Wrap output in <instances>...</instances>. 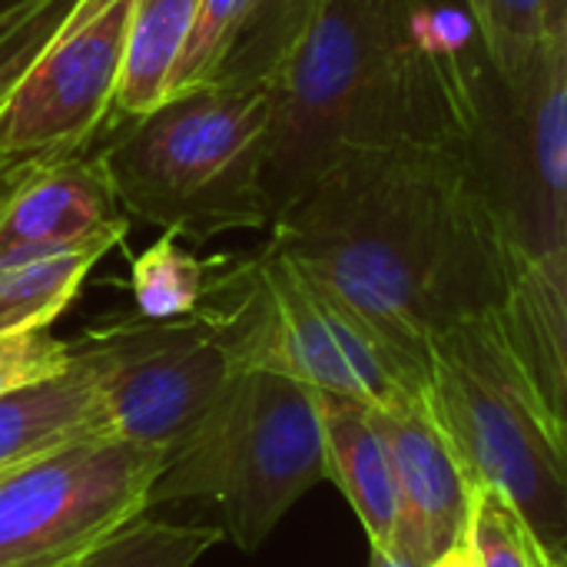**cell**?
<instances>
[{
    "mask_svg": "<svg viewBox=\"0 0 567 567\" xmlns=\"http://www.w3.org/2000/svg\"><path fill=\"white\" fill-rule=\"evenodd\" d=\"M538 567H567V538L558 545V548L542 551V561H538Z\"/></svg>",
    "mask_w": 567,
    "mask_h": 567,
    "instance_id": "obj_29",
    "label": "cell"
},
{
    "mask_svg": "<svg viewBox=\"0 0 567 567\" xmlns=\"http://www.w3.org/2000/svg\"><path fill=\"white\" fill-rule=\"evenodd\" d=\"M465 545L475 567H538L542 548L522 512L492 488L475 492Z\"/></svg>",
    "mask_w": 567,
    "mask_h": 567,
    "instance_id": "obj_23",
    "label": "cell"
},
{
    "mask_svg": "<svg viewBox=\"0 0 567 567\" xmlns=\"http://www.w3.org/2000/svg\"><path fill=\"white\" fill-rule=\"evenodd\" d=\"M73 7L76 0H17L0 7V106Z\"/></svg>",
    "mask_w": 567,
    "mask_h": 567,
    "instance_id": "obj_24",
    "label": "cell"
},
{
    "mask_svg": "<svg viewBox=\"0 0 567 567\" xmlns=\"http://www.w3.org/2000/svg\"><path fill=\"white\" fill-rule=\"evenodd\" d=\"M488 70L468 0H322L269 83V223L346 150L458 146Z\"/></svg>",
    "mask_w": 567,
    "mask_h": 567,
    "instance_id": "obj_2",
    "label": "cell"
},
{
    "mask_svg": "<svg viewBox=\"0 0 567 567\" xmlns=\"http://www.w3.org/2000/svg\"><path fill=\"white\" fill-rule=\"evenodd\" d=\"M169 452L90 435L0 475V567H80L153 508Z\"/></svg>",
    "mask_w": 567,
    "mask_h": 567,
    "instance_id": "obj_8",
    "label": "cell"
},
{
    "mask_svg": "<svg viewBox=\"0 0 567 567\" xmlns=\"http://www.w3.org/2000/svg\"><path fill=\"white\" fill-rule=\"evenodd\" d=\"M269 249L432 382V346L505 306L515 252L455 146L346 150L269 223Z\"/></svg>",
    "mask_w": 567,
    "mask_h": 567,
    "instance_id": "obj_1",
    "label": "cell"
},
{
    "mask_svg": "<svg viewBox=\"0 0 567 567\" xmlns=\"http://www.w3.org/2000/svg\"><path fill=\"white\" fill-rule=\"evenodd\" d=\"M319 412L329 478L342 488L369 535V545L385 548L395 528V472L372 405L349 395L319 392Z\"/></svg>",
    "mask_w": 567,
    "mask_h": 567,
    "instance_id": "obj_15",
    "label": "cell"
},
{
    "mask_svg": "<svg viewBox=\"0 0 567 567\" xmlns=\"http://www.w3.org/2000/svg\"><path fill=\"white\" fill-rule=\"evenodd\" d=\"M492 70L502 80L522 76L548 47V0H468Z\"/></svg>",
    "mask_w": 567,
    "mask_h": 567,
    "instance_id": "obj_21",
    "label": "cell"
},
{
    "mask_svg": "<svg viewBox=\"0 0 567 567\" xmlns=\"http://www.w3.org/2000/svg\"><path fill=\"white\" fill-rule=\"evenodd\" d=\"M249 10H252V0H199L193 30L186 37V47L169 80L166 100L209 86L216 80V73L223 70L226 56L233 53L249 20Z\"/></svg>",
    "mask_w": 567,
    "mask_h": 567,
    "instance_id": "obj_22",
    "label": "cell"
},
{
    "mask_svg": "<svg viewBox=\"0 0 567 567\" xmlns=\"http://www.w3.org/2000/svg\"><path fill=\"white\" fill-rule=\"evenodd\" d=\"M369 567H412V565H405L402 558H395V555H392L389 548H372Z\"/></svg>",
    "mask_w": 567,
    "mask_h": 567,
    "instance_id": "obj_28",
    "label": "cell"
},
{
    "mask_svg": "<svg viewBox=\"0 0 567 567\" xmlns=\"http://www.w3.org/2000/svg\"><path fill=\"white\" fill-rule=\"evenodd\" d=\"M133 0H76L0 106V196L110 126Z\"/></svg>",
    "mask_w": 567,
    "mask_h": 567,
    "instance_id": "obj_10",
    "label": "cell"
},
{
    "mask_svg": "<svg viewBox=\"0 0 567 567\" xmlns=\"http://www.w3.org/2000/svg\"><path fill=\"white\" fill-rule=\"evenodd\" d=\"M76 362V342L56 339L50 329L0 336V399L60 379Z\"/></svg>",
    "mask_w": 567,
    "mask_h": 567,
    "instance_id": "obj_25",
    "label": "cell"
},
{
    "mask_svg": "<svg viewBox=\"0 0 567 567\" xmlns=\"http://www.w3.org/2000/svg\"><path fill=\"white\" fill-rule=\"evenodd\" d=\"M206 306L223 319L243 372H279L375 409L429 395V379L415 365L269 246L213 276Z\"/></svg>",
    "mask_w": 567,
    "mask_h": 567,
    "instance_id": "obj_6",
    "label": "cell"
},
{
    "mask_svg": "<svg viewBox=\"0 0 567 567\" xmlns=\"http://www.w3.org/2000/svg\"><path fill=\"white\" fill-rule=\"evenodd\" d=\"M548 30L551 37H567V0H548Z\"/></svg>",
    "mask_w": 567,
    "mask_h": 567,
    "instance_id": "obj_26",
    "label": "cell"
},
{
    "mask_svg": "<svg viewBox=\"0 0 567 567\" xmlns=\"http://www.w3.org/2000/svg\"><path fill=\"white\" fill-rule=\"evenodd\" d=\"M213 266L196 259L176 233H163L130 266V292L136 316L173 322L196 316L213 289Z\"/></svg>",
    "mask_w": 567,
    "mask_h": 567,
    "instance_id": "obj_18",
    "label": "cell"
},
{
    "mask_svg": "<svg viewBox=\"0 0 567 567\" xmlns=\"http://www.w3.org/2000/svg\"><path fill=\"white\" fill-rule=\"evenodd\" d=\"M120 229L130 233V216L96 156L33 169L0 196V256L70 246Z\"/></svg>",
    "mask_w": 567,
    "mask_h": 567,
    "instance_id": "obj_12",
    "label": "cell"
},
{
    "mask_svg": "<svg viewBox=\"0 0 567 567\" xmlns=\"http://www.w3.org/2000/svg\"><path fill=\"white\" fill-rule=\"evenodd\" d=\"M269 126L272 86L209 83L123 123L96 159L126 216L206 243L269 229Z\"/></svg>",
    "mask_w": 567,
    "mask_h": 567,
    "instance_id": "obj_3",
    "label": "cell"
},
{
    "mask_svg": "<svg viewBox=\"0 0 567 567\" xmlns=\"http://www.w3.org/2000/svg\"><path fill=\"white\" fill-rule=\"evenodd\" d=\"M502 322L548 412L567 432V246L538 259L515 256Z\"/></svg>",
    "mask_w": 567,
    "mask_h": 567,
    "instance_id": "obj_14",
    "label": "cell"
},
{
    "mask_svg": "<svg viewBox=\"0 0 567 567\" xmlns=\"http://www.w3.org/2000/svg\"><path fill=\"white\" fill-rule=\"evenodd\" d=\"M326 478L319 392L279 372L246 369L169 452L153 505L206 502L219 512L223 535L256 551Z\"/></svg>",
    "mask_w": 567,
    "mask_h": 567,
    "instance_id": "obj_5",
    "label": "cell"
},
{
    "mask_svg": "<svg viewBox=\"0 0 567 567\" xmlns=\"http://www.w3.org/2000/svg\"><path fill=\"white\" fill-rule=\"evenodd\" d=\"M0 475H3V472H0Z\"/></svg>",
    "mask_w": 567,
    "mask_h": 567,
    "instance_id": "obj_31",
    "label": "cell"
},
{
    "mask_svg": "<svg viewBox=\"0 0 567 567\" xmlns=\"http://www.w3.org/2000/svg\"><path fill=\"white\" fill-rule=\"evenodd\" d=\"M226 535L213 525H173L146 515L110 535L80 567H193Z\"/></svg>",
    "mask_w": 567,
    "mask_h": 567,
    "instance_id": "obj_20",
    "label": "cell"
},
{
    "mask_svg": "<svg viewBox=\"0 0 567 567\" xmlns=\"http://www.w3.org/2000/svg\"><path fill=\"white\" fill-rule=\"evenodd\" d=\"M7 3H17V0H0V7H7Z\"/></svg>",
    "mask_w": 567,
    "mask_h": 567,
    "instance_id": "obj_30",
    "label": "cell"
},
{
    "mask_svg": "<svg viewBox=\"0 0 567 567\" xmlns=\"http://www.w3.org/2000/svg\"><path fill=\"white\" fill-rule=\"evenodd\" d=\"M455 150L518 259L565 249L567 37H551L515 80L488 70L478 116Z\"/></svg>",
    "mask_w": 567,
    "mask_h": 567,
    "instance_id": "obj_7",
    "label": "cell"
},
{
    "mask_svg": "<svg viewBox=\"0 0 567 567\" xmlns=\"http://www.w3.org/2000/svg\"><path fill=\"white\" fill-rule=\"evenodd\" d=\"M126 233H103L70 246L17 249L0 256V336L50 329L80 296L93 266Z\"/></svg>",
    "mask_w": 567,
    "mask_h": 567,
    "instance_id": "obj_16",
    "label": "cell"
},
{
    "mask_svg": "<svg viewBox=\"0 0 567 567\" xmlns=\"http://www.w3.org/2000/svg\"><path fill=\"white\" fill-rule=\"evenodd\" d=\"M425 402L472 488L502 492L538 548H558L567 538V432L522 365L502 309L435 339Z\"/></svg>",
    "mask_w": 567,
    "mask_h": 567,
    "instance_id": "obj_4",
    "label": "cell"
},
{
    "mask_svg": "<svg viewBox=\"0 0 567 567\" xmlns=\"http://www.w3.org/2000/svg\"><path fill=\"white\" fill-rule=\"evenodd\" d=\"M395 472V528L385 545L412 567L439 565L465 545L475 488L425 399L375 409Z\"/></svg>",
    "mask_w": 567,
    "mask_h": 567,
    "instance_id": "obj_11",
    "label": "cell"
},
{
    "mask_svg": "<svg viewBox=\"0 0 567 567\" xmlns=\"http://www.w3.org/2000/svg\"><path fill=\"white\" fill-rule=\"evenodd\" d=\"M100 355L106 435L173 452L243 372L216 309L189 319L103 322L83 336Z\"/></svg>",
    "mask_w": 567,
    "mask_h": 567,
    "instance_id": "obj_9",
    "label": "cell"
},
{
    "mask_svg": "<svg viewBox=\"0 0 567 567\" xmlns=\"http://www.w3.org/2000/svg\"><path fill=\"white\" fill-rule=\"evenodd\" d=\"M432 567H475V558H472L468 545H458L455 551H449L439 565H432Z\"/></svg>",
    "mask_w": 567,
    "mask_h": 567,
    "instance_id": "obj_27",
    "label": "cell"
},
{
    "mask_svg": "<svg viewBox=\"0 0 567 567\" xmlns=\"http://www.w3.org/2000/svg\"><path fill=\"white\" fill-rule=\"evenodd\" d=\"M196 10L199 0H133L110 126H123L166 100Z\"/></svg>",
    "mask_w": 567,
    "mask_h": 567,
    "instance_id": "obj_17",
    "label": "cell"
},
{
    "mask_svg": "<svg viewBox=\"0 0 567 567\" xmlns=\"http://www.w3.org/2000/svg\"><path fill=\"white\" fill-rule=\"evenodd\" d=\"M100 355L76 342V362L37 389L0 399V472H10L50 449L106 435Z\"/></svg>",
    "mask_w": 567,
    "mask_h": 567,
    "instance_id": "obj_13",
    "label": "cell"
},
{
    "mask_svg": "<svg viewBox=\"0 0 567 567\" xmlns=\"http://www.w3.org/2000/svg\"><path fill=\"white\" fill-rule=\"evenodd\" d=\"M322 0H252L249 20L213 83H272L302 37L309 33Z\"/></svg>",
    "mask_w": 567,
    "mask_h": 567,
    "instance_id": "obj_19",
    "label": "cell"
}]
</instances>
